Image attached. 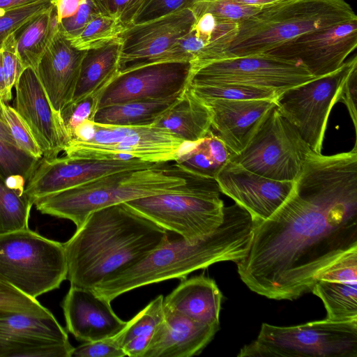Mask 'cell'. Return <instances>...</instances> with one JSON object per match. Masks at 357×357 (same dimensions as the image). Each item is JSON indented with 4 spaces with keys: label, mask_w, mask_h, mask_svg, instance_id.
I'll list each match as a JSON object with an SVG mask.
<instances>
[{
    "label": "cell",
    "mask_w": 357,
    "mask_h": 357,
    "mask_svg": "<svg viewBox=\"0 0 357 357\" xmlns=\"http://www.w3.org/2000/svg\"><path fill=\"white\" fill-rule=\"evenodd\" d=\"M357 250V143L347 152L312 151L288 199L255 222L250 249L236 262L253 292L295 300L310 292L319 275Z\"/></svg>",
    "instance_id": "6da1fadb"
},
{
    "label": "cell",
    "mask_w": 357,
    "mask_h": 357,
    "mask_svg": "<svg viewBox=\"0 0 357 357\" xmlns=\"http://www.w3.org/2000/svg\"><path fill=\"white\" fill-rule=\"evenodd\" d=\"M169 238L167 231L127 203L98 209L63 243L66 279L92 289L139 263Z\"/></svg>",
    "instance_id": "7a4b0ae2"
},
{
    "label": "cell",
    "mask_w": 357,
    "mask_h": 357,
    "mask_svg": "<svg viewBox=\"0 0 357 357\" xmlns=\"http://www.w3.org/2000/svg\"><path fill=\"white\" fill-rule=\"evenodd\" d=\"M255 222L236 204L225 207L222 223L211 234L190 242L181 236L168 239L139 263L116 273L91 290L110 302L140 287L172 279L221 261L237 262L248 253Z\"/></svg>",
    "instance_id": "3957f363"
},
{
    "label": "cell",
    "mask_w": 357,
    "mask_h": 357,
    "mask_svg": "<svg viewBox=\"0 0 357 357\" xmlns=\"http://www.w3.org/2000/svg\"><path fill=\"white\" fill-rule=\"evenodd\" d=\"M109 174L35 200L43 214L71 220L78 228L91 213L152 195L189 191L207 181L175 161Z\"/></svg>",
    "instance_id": "277c9868"
},
{
    "label": "cell",
    "mask_w": 357,
    "mask_h": 357,
    "mask_svg": "<svg viewBox=\"0 0 357 357\" xmlns=\"http://www.w3.org/2000/svg\"><path fill=\"white\" fill-rule=\"evenodd\" d=\"M355 20L345 0H278L239 22L201 62L262 54L302 35Z\"/></svg>",
    "instance_id": "5b68a950"
},
{
    "label": "cell",
    "mask_w": 357,
    "mask_h": 357,
    "mask_svg": "<svg viewBox=\"0 0 357 357\" xmlns=\"http://www.w3.org/2000/svg\"><path fill=\"white\" fill-rule=\"evenodd\" d=\"M186 142L153 126H118L86 120L64 148L69 158L161 163L176 161Z\"/></svg>",
    "instance_id": "8992f818"
},
{
    "label": "cell",
    "mask_w": 357,
    "mask_h": 357,
    "mask_svg": "<svg viewBox=\"0 0 357 357\" xmlns=\"http://www.w3.org/2000/svg\"><path fill=\"white\" fill-rule=\"evenodd\" d=\"M63 243L26 228L0 234V280L33 298L66 280Z\"/></svg>",
    "instance_id": "52a82bcc"
},
{
    "label": "cell",
    "mask_w": 357,
    "mask_h": 357,
    "mask_svg": "<svg viewBox=\"0 0 357 357\" xmlns=\"http://www.w3.org/2000/svg\"><path fill=\"white\" fill-rule=\"evenodd\" d=\"M238 357H357V320L326 319L294 326L263 323Z\"/></svg>",
    "instance_id": "ba28073f"
},
{
    "label": "cell",
    "mask_w": 357,
    "mask_h": 357,
    "mask_svg": "<svg viewBox=\"0 0 357 357\" xmlns=\"http://www.w3.org/2000/svg\"><path fill=\"white\" fill-rule=\"evenodd\" d=\"M312 151L275 104L255 126L243 149L229 160L273 180L294 181Z\"/></svg>",
    "instance_id": "9c48e42d"
},
{
    "label": "cell",
    "mask_w": 357,
    "mask_h": 357,
    "mask_svg": "<svg viewBox=\"0 0 357 357\" xmlns=\"http://www.w3.org/2000/svg\"><path fill=\"white\" fill-rule=\"evenodd\" d=\"M215 178L185 192L142 197L127 203L167 231L195 242L214 232L222 223L225 206Z\"/></svg>",
    "instance_id": "30bf717a"
},
{
    "label": "cell",
    "mask_w": 357,
    "mask_h": 357,
    "mask_svg": "<svg viewBox=\"0 0 357 357\" xmlns=\"http://www.w3.org/2000/svg\"><path fill=\"white\" fill-rule=\"evenodd\" d=\"M191 65L188 81L191 86L240 84L271 89L280 94L317 78L298 62L266 54Z\"/></svg>",
    "instance_id": "8fae6325"
},
{
    "label": "cell",
    "mask_w": 357,
    "mask_h": 357,
    "mask_svg": "<svg viewBox=\"0 0 357 357\" xmlns=\"http://www.w3.org/2000/svg\"><path fill=\"white\" fill-rule=\"evenodd\" d=\"M356 66L357 56L354 55L335 72L287 89L275 100L280 114L314 153H321L329 114Z\"/></svg>",
    "instance_id": "7c38bea8"
},
{
    "label": "cell",
    "mask_w": 357,
    "mask_h": 357,
    "mask_svg": "<svg viewBox=\"0 0 357 357\" xmlns=\"http://www.w3.org/2000/svg\"><path fill=\"white\" fill-rule=\"evenodd\" d=\"M73 349L52 312L0 308V357H71Z\"/></svg>",
    "instance_id": "4fadbf2b"
},
{
    "label": "cell",
    "mask_w": 357,
    "mask_h": 357,
    "mask_svg": "<svg viewBox=\"0 0 357 357\" xmlns=\"http://www.w3.org/2000/svg\"><path fill=\"white\" fill-rule=\"evenodd\" d=\"M191 62L146 64L118 75L98 95L97 109L127 102L180 96L188 85Z\"/></svg>",
    "instance_id": "5bb4252c"
},
{
    "label": "cell",
    "mask_w": 357,
    "mask_h": 357,
    "mask_svg": "<svg viewBox=\"0 0 357 357\" xmlns=\"http://www.w3.org/2000/svg\"><path fill=\"white\" fill-rule=\"evenodd\" d=\"M357 46V20L296 38L264 54L302 64L314 77L339 69Z\"/></svg>",
    "instance_id": "9a60e30c"
},
{
    "label": "cell",
    "mask_w": 357,
    "mask_h": 357,
    "mask_svg": "<svg viewBox=\"0 0 357 357\" xmlns=\"http://www.w3.org/2000/svg\"><path fill=\"white\" fill-rule=\"evenodd\" d=\"M162 163V162H161ZM159 163L139 159L128 160L69 158H42L26 181L24 194L33 204L35 200L75 187L101 176L130 169L151 167Z\"/></svg>",
    "instance_id": "2e32d148"
},
{
    "label": "cell",
    "mask_w": 357,
    "mask_h": 357,
    "mask_svg": "<svg viewBox=\"0 0 357 357\" xmlns=\"http://www.w3.org/2000/svg\"><path fill=\"white\" fill-rule=\"evenodd\" d=\"M195 21L193 11L188 8L128 26L120 36L119 73L154 63L192 29Z\"/></svg>",
    "instance_id": "e0dca14e"
},
{
    "label": "cell",
    "mask_w": 357,
    "mask_h": 357,
    "mask_svg": "<svg viewBox=\"0 0 357 357\" xmlns=\"http://www.w3.org/2000/svg\"><path fill=\"white\" fill-rule=\"evenodd\" d=\"M15 87L13 108L29 128L43 158L58 157L70 138L60 114L52 107L36 72L32 68H25Z\"/></svg>",
    "instance_id": "ac0fdd59"
},
{
    "label": "cell",
    "mask_w": 357,
    "mask_h": 357,
    "mask_svg": "<svg viewBox=\"0 0 357 357\" xmlns=\"http://www.w3.org/2000/svg\"><path fill=\"white\" fill-rule=\"evenodd\" d=\"M215 178L220 192L247 211L255 222L273 215L294 188V181L273 180L229 160L220 169Z\"/></svg>",
    "instance_id": "d6986e66"
},
{
    "label": "cell",
    "mask_w": 357,
    "mask_h": 357,
    "mask_svg": "<svg viewBox=\"0 0 357 357\" xmlns=\"http://www.w3.org/2000/svg\"><path fill=\"white\" fill-rule=\"evenodd\" d=\"M61 307L67 331L84 342L114 336L127 323L115 314L109 301L91 289L70 285Z\"/></svg>",
    "instance_id": "ffe728a7"
},
{
    "label": "cell",
    "mask_w": 357,
    "mask_h": 357,
    "mask_svg": "<svg viewBox=\"0 0 357 357\" xmlns=\"http://www.w3.org/2000/svg\"><path fill=\"white\" fill-rule=\"evenodd\" d=\"M85 52L75 48L59 28L38 63L36 72L59 114L73 100Z\"/></svg>",
    "instance_id": "44dd1931"
},
{
    "label": "cell",
    "mask_w": 357,
    "mask_h": 357,
    "mask_svg": "<svg viewBox=\"0 0 357 357\" xmlns=\"http://www.w3.org/2000/svg\"><path fill=\"white\" fill-rule=\"evenodd\" d=\"M311 291L323 302L326 319L357 320V250L345 253L326 268Z\"/></svg>",
    "instance_id": "7402d4cb"
},
{
    "label": "cell",
    "mask_w": 357,
    "mask_h": 357,
    "mask_svg": "<svg viewBox=\"0 0 357 357\" xmlns=\"http://www.w3.org/2000/svg\"><path fill=\"white\" fill-rule=\"evenodd\" d=\"M200 99V98H199ZM211 114V128L233 154L240 152L255 126L275 100L200 99Z\"/></svg>",
    "instance_id": "603a6c76"
},
{
    "label": "cell",
    "mask_w": 357,
    "mask_h": 357,
    "mask_svg": "<svg viewBox=\"0 0 357 357\" xmlns=\"http://www.w3.org/2000/svg\"><path fill=\"white\" fill-rule=\"evenodd\" d=\"M165 319L144 357H191L199 354L219 329L164 306Z\"/></svg>",
    "instance_id": "cb8c5ba5"
},
{
    "label": "cell",
    "mask_w": 357,
    "mask_h": 357,
    "mask_svg": "<svg viewBox=\"0 0 357 357\" xmlns=\"http://www.w3.org/2000/svg\"><path fill=\"white\" fill-rule=\"evenodd\" d=\"M222 295L215 282L203 275L181 282L164 298V306L194 321L219 326Z\"/></svg>",
    "instance_id": "d4e9b609"
},
{
    "label": "cell",
    "mask_w": 357,
    "mask_h": 357,
    "mask_svg": "<svg viewBox=\"0 0 357 357\" xmlns=\"http://www.w3.org/2000/svg\"><path fill=\"white\" fill-rule=\"evenodd\" d=\"M151 126L165 129L186 143H193L210 132L211 114L188 85L174 104Z\"/></svg>",
    "instance_id": "484cf974"
},
{
    "label": "cell",
    "mask_w": 357,
    "mask_h": 357,
    "mask_svg": "<svg viewBox=\"0 0 357 357\" xmlns=\"http://www.w3.org/2000/svg\"><path fill=\"white\" fill-rule=\"evenodd\" d=\"M119 37L100 47L86 50L72 102L97 96L118 75Z\"/></svg>",
    "instance_id": "4316f807"
},
{
    "label": "cell",
    "mask_w": 357,
    "mask_h": 357,
    "mask_svg": "<svg viewBox=\"0 0 357 357\" xmlns=\"http://www.w3.org/2000/svg\"><path fill=\"white\" fill-rule=\"evenodd\" d=\"M59 28L55 6L36 15L13 34L17 51L24 70H37L38 63L50 42Z\"/></svg>",
    "instance_id": "83f0119b"
},
{
    "label": "cell",
    "mask_w": 357,
    "mask_h": 357,
    "mask_svg": "<svg viewBox=\"0 0 357 357\" xmlns=\"http://www.w3.org/2000/svg\"><path fill=\"white\" fill-rule=\"evenodd\" d=\"M163 300L162 295L158 296L118 333L126 356L144 357L165 319Z\"/></svg>",
    "instance_id": "f1b7e54d"
},
{
    "label": "cell",
    "mask_w": 357,
    "mask_h": 357,
    "mask_svg": "<svg viewBox=\"0 0 357 357\" xmlns=\"http://www.w3.org/2000/svg\"><path fill=\"white\" fill-rule=\"evenodd\" d=\"M180 96L106 106L96 110L93 121L118 126H151L174 104Z\"/></svg>",
    "instance_id": "f546056e"
},
{
    "label": "cell",
    "mask_w": 357,
    "mask_h": 357,
    "mask_svg": "<svg viewBox=\"0 0 357 357\" xmlns=\"http://www.w3.org/2000/svg\"><path fill=\"white\" fill-rule=\"evenodd\" d=\"M33 205L25 194L8 188L0 173V234L29 228Z\"/></svg>",
    "instance_id": "4dcf8cb0"
},
{
    "label": "cell",
    "mask_w": 357,
    "mask_h": 357,
    "mask_svg": "<svg viewBox=\"0 0 357 357\" xmlns=\"http://www.w3.org/2000/svg\"><path fill=\"white\" fill-rule=\"evenodd\" d=\"M127 28L117 19L98 13L83 31L70 41L80 50L95 49L119 38Z\"/></svg>",
    "instance_id": "1f68e13d"
},
{
    "label": "cell",
    "mask_w": 357,
    "mask_h": 357,
    "mask_svg": "<svg viewBox=\"0 0 357 357\" xmlns=\"http://www.w3.org/2000/svg\"><path fill=\"white\" fill-rule=\"evenodd\" d=\"M184 146L175 161L185 169L204 176L215 178L221 168L215 161L206 137Z\"/></svg>",
    "instance_id": "d6a6232c"
},
{
    "label": "cell",
    "mask_w": 357,
    "mask_h": 357,
    "mask_svg": "<svg viewBox=\"0 0 357 357\" xmlns=\"http://www.w3.org/2000/svg\"><path fill=\"white\" fill-rule=\"evenodd\" d=\"M192 93L199 98H219L226 100H275L280 95L275 91L240 84L191 86Z\"/></svg>",
    "instance_id": "836d02e7"
},
{
    "label": "cell",
    "mask_w": 357,
    "mask_h": 357,
    "mask_svg": "<svg viewBox=\"0 0 357 357\" xmlns=\"http://www.w3.org/2000/svg\"><path fill=\"white\" fill-rule=\"evenodd\" d=\"M261 7L229 0H211L196 2L190 9L196 19L204 13H209L218 20L239 22L255 14Z\"/></svg>",
    "instance_id": "e575fe53"
},
{
    "label": "cell",
    "mask_w": 357,
    "mask_h": 357,
    "mask_svg": "<svg viewBox=\"0 0 357 357\" xmlns=\"http://www.w3.org/2000/svg\"><path fill=\"white\" fill-rule=\"evenodd\" d=\"M54 0H40L35 3L6 10H0V50L6 39L23 24L47 10Z\"/></svg>",
    "instance_id": "d590c367"
},
{
    "label": "cell",
    "mask_w": 357,
    "mask_h": 357,
    "mask_svg": "<svg viewBox=\"0 0 357 357\" xmlns=\"http://www.w3.org/2000/svg\"><path fill=\"white\" fill-rule=\"evenodd\" d=\"M39 160L0 137V173L4 178L18 174L27 181L36 169Z\"/></svg>",
    "instance_id": "8d00e7d4"
},
{
    "label": "cell",
    "mask_w": 357,
    "mask_h": 357,
    "mask_svg": "<svg viewBox=\"0 0 357 357\" xmlns=\"http://www.w3.org/2000/svg\"><path fill=\"white\" fill-rule=\"evenodd\" d=\"M2 117L17 146L28 155L40 160L43 152L29 128L17 111L5 102L1 105Z\"/></svg>",
    "instance_id": "74e56055"
},
{
    "label": "cell",
    "mask_w": 357,
    "mask_h": 357,
    "mask_svg": "<svg viewBox=\"0 0 357 357\" xmlns=\"http://www.w3.org/2000/svg\"><path fill=\"white\" fill-rule=\"evenodd\" d=\"M96 11L119 20L126 27L135 20L147 0H89Z\"/></svg>",
    "instance_id": "f35d334b"
},
{
    "label": "cell",
    "mask_w": 357,
    "mask_h": 357,
    "mask_svg": "<svg viewBox=\"0 0 357 357\" xmlns=\"http://www.w3.org/2000/svg\"><path fill=\"white\" fill-rule=\"evenodd\" d=\"M207 42L198 36L194 29L179 38L165 52L161 54L154 63L164 61L192 62Z\"/></svg>",
    "instance_id": "ab89813d"
},
{
    "label": "cell",
    "mask_w": 357,
    "mask_h": 357,
    "mask_svg": "<svg viewBox=\"0 0 357 357\" xmlns=\"http://www.w3.org/2000/svg\"><path fill=\"white\" fill-rule=\"evenodd\" d=\"M0 308L37 314H45L51 312L36 298L28 296L1 280Z\"/></svg>",
    "instance_id": "60d3db41"
},
{
    "label": "cell",
    "mask_w": 357,
    "mask_h": 357,
    "mask_svg": "<svg viewBox=\"0 0 357 357\" xmlns=\"http://www.w3.org/2000/svg\"><path fill=\"white\" fill-rule=\"evenodd\" d=\"M98 100V95L90 96L81 100L70 102L61 112L60 116L70 139L75 129L81 123L86 120L93 121Z\"/></svg>",
    "instance_id": "b9f144b4"
},
{
    "label": "cell",
    "mask_w": 357,
    "mask_h": 357,
    "mask_svg": "<svg viewBox=\"0 0 357 357\" xmlns=\"http://www.w3.org/2000/svg\"><path fill=\"white\" fill-rule=\"evenodd\" d=\"M197 0H147L134 24L156 19L173 13L191 8Z\"/></svg>",
    "instance_id": "7bdbcfd3"
},
{
    "label": "cell",
    "mask_w": 357,
    "mask_h": 357,
    "mask_svg": "<svg viewBox=\"0 0 357 357\" xmlns=\"http://www.w3.org/2000/svg\"><path fill=\"white\" fill-rule=\"evenodd\" d=\"M118 333L114 336L93 342H86L74 347L71 357H123Z\"/></svg>",
    "instance_id": "ee69618b"
},
{
    "label": "cell",
    "mask_w": 357,
    "mask_h": 357,
    "mask_svg": "<svg viewBox=\"0 0 357 357\" xmlns=\"http://www.w3.org/2000/svg\"><path fill=\"white\" fill-rule=\"evenodd\" d=\"M1 51L6 86L9 93L12 94V89L24 70L17 54L14 34L6 39Z\"/></svg>",
    "instance_id": "f6af8a7d"
},
{
    "label": "cell",
    "mask_w": 357,
    "mask_h": 357,
    "mask_svg": "<svg viewBox=\"0 0 357 357\" xmlns=\"http://www.w3.org/2000/svg\"><path fill=\"white\" fill-rule=\"evenodd\" d=\"M98 13L89 0H84L74 15L59 22V30L71 40L78 36Z\"/></svg>",
    "instance_id": "bcb514c9"
},
{
    "label": "cell",
    "mask_w": 357,
    "mask_h": 357,
    "mask_svg": "<svg viewBox=\"0 0 357 357\" xmlns=\"http://www.w3.org/2000/svg\"><path fill=\"white\" fill-rule=\"evenodd\" d=\"M357 66L349 74L342 89L339 102L344 103L352 120L355 132L357 130Z\"/></svg>",
    "instance_id": "7dc6e473"
},
{
    "label": "cell",
    "mask_w": 357,
    "mask_h": 357,
    "mask_svg": "<svg viewBox=\"0 0 357 357\" xmlns=\"http://www.w3.org/2000/svg\"><path fill=\"white\" fill-rule=\"evenodd\" d=\"M216 24L215 17L209 13H206L196 19L192 29L197 35L205 40L208 44Z\"/></svg>",
    "instance_id": "c3c4849f"
},
{
    "label": "cell",
    "mask_w": 357,
    "mask_h": 357,
    "mask_svg": "<svg viewBox=\"0 0 357 357\" xmlns=\"http://www.w3.org/2000/svg\"><path fill=\"white\" fill-rule=\"evenodd\" d=\"M84 0H54L58 19L61 20L74 15L79 8Z\"/></svg>",
    "instance_id": "681fc988"
},
{
    "label": "cell",
    "mask_w": 357,
    "mask_h": 357,
    "mask_svg": "<svg viewBox=\"0 0 357 357\" xmlns=\"http://www.w3.org/2000/svg\"><path fill=\"white\" fill-rule=\"evenodd\" d=\"M25 178L18 174H13L5 178V183L8 188L20 195L24 194Z\"/></svg>",
    "instance_id": "f907efd6"
},
{
    "label": "cell",
    "mask_w": 357,
    "mask_h": 357,
    "mask_svg": "<svg viewBox=\"0 0 357 357\" xmlns=\"http://www.w3.org/2000/svg\"><path fill=\"white\" fill-rule=\"evenodd\" d=\"M13 95L8 91L3 67L2 54L0 50V99L5 103L12 99Z\"/></svg>",
    "instance_id": "816d5d0a"
},
{
    "label": "cell",
    "mask_w": 357,
    "mask_h": 357,
    "mask_svg": "<svg viewBox=\"0 0 357 357\" xmlns=\"http://www.w3.org/2000/svg\"><path fill=\"white\" fill-rule=\"evenodd\" d=\"M40 0H0V10H6L22 6H26Z\"/></svg>",
    "instance_id": "f5cc1de1"
},
{
    "label": "cell",
    "mask_w": 357,
    "mask_h": 357,
    "mask_svg": "<svg viewBox=\"0 0 357 357\" xmlns=\"http://www.w3.org/2000/svg\"><path fill=\"white\" fill-rule=\"evenodd\" d=\"M211 1V0H197L196 2H202V1ZM229 1H232L239 3L241 4L257 6L261 7V6L271 3L278 1V0H229Z\"/></svg>",
    "instance_id": "db71d44e"
},
{
    "label": "cell",
    "mask_w": 357,
    "mask_h": 357,
    "mask_svg": "<svg viewBox=\"0 0 357 357\" xmlns=\"http://www.w3.org/2000/svg\"><path fill=\"white\" fill-rule=\"evenodd\" d=\"M3 102L0 99V116L2 117L1 105Z\"/></svg>",
    "instance_id": "11a10c76"
}]
</instances>
